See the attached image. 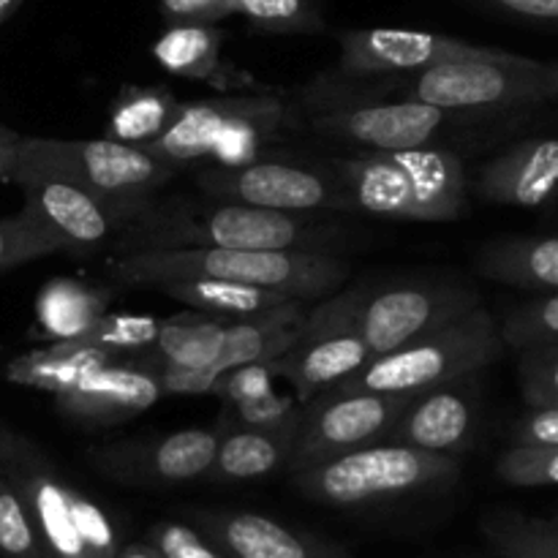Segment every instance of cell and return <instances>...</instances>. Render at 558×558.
Returning <instances> with one entry per match:
<instances>
[{"label": "cell", "mask_w": 558, "mask_h": 558, "mask_svg": "<svg viewBox=\"0 0 558 558\" xmlns=\"http://www.w3.org/2000/svg\"><path fill=\"white\" fill-rule=\"evenodd\" d=\"M52 254H60L58 243L25 213L0 218V272Z\"/></svg>", "instance_id": "8d00e7d4"}, {"label": "cell", "mask_w": 558, "mask_h": 558, "mask_svg": "<svg viewBox=\"0 0 558 558\" xmlns=\"http://www.w3.org/2000/svg\"><path fill=\"white\" fill-rule=\"evenodd\" d=\"M243 96L202 98V101L180 104L172 123L156 136V140L140 145L158 161L169 163L172 169L189 167V163L210 158L213 147L227 131L229 120L238 114Z\"/></svg>", "instance_id": "44dd1931"}, {"label": "cell", "mask_w": 558, "mask_h": 558, "mask_svg": "<svg viewBox=\"0 0 558 558\" xmlns=\"http://www.w3.org/2000/svg\"><path fill=\"white\" fill-rule=\"evenodd\" d=\"M349 205L392 221H456L466 210V167L447 147L363 153L336 161Z\"/></svg>", "instance_id": "7a4b0ae2"}, {"label": "cell", "mask_w": 558, "mask_h": 558, "mask_svg": "<svg viewBox=\"0 0 558 558\" xmlns=\"http://www.w3.org/2000/svg\"><path fill=\"white\" fill-rule=\"evenodd\" d=\"M505 347L515 352L539 343H558V292H545L529 303L515 305L499 327Z\"/></svg>", "instance_id": "d6a6232c"}, {"label": "cell", "mask_w": 558, "mask_h": 558, "mask_svg": "<svg viewBox=\"0 0 558 558\" xmlns=\"http://www.w3.org/2000/svg\"><path fill=\"white\" fill-rule=\"evenodd\" d=\"M16 3H20V0H0V22H3L11 11H14Z\"/></svg>", "instance_id": "7dc6e473"}, {"label": "cell", "mask_w": 558, "mask_h": 558, "mask_svg": "<svg viewBox=\"0 0 558 558\" xmlns=\"http://www.w3.org/2000/svg\"><path fill=\"white\" fill-rule=\"evenodd\" d=\"M294 430L272 434V430L240 428L221 434L216 461H213L210 477L221 483H243V480H259L287 466L292 456Z\"/></svg>", "instance_id": "484cf974"}, {"label": "cell", "mask_w": 558, "mask_h": 558, "mask_svg": "<svg viewBox=\"0 0 558 558\" xmlns=\"http://www.w3.org/2000/svg\"><path fill=\"white\" fill-rule=\"evenodd\" d=\"M512 445L558 447V407L529 409L510 430Z\"/></svg>", "instance_id": "ab89813d"}, {"label": "cell", "mask_w": 558, "mask_h": 558, "mask_svg": "<svg viewBox=\"0 0 558 558\" xmlns=\"http://www.w3.org/2000/svg\"><path fill=\"white\" fill-rule=\"evenodd\" d=\"M523 401L529 409L558 407V343H539L518 352Z\"/></svg>", "instance_id": "d590c367"}, {"label": "cell", "mask_w": 558, "mask_h": 558, "mask_svg": "<svg viewBox=\"0 0 558 558\" xmlns=\"http://www.w3.org/2000/svg\"><path fill=\"white\" fill-rule=\"evenodd\" d=\"M221 434L210 428H183L150 445L107 447L93 452V463L107 477L131 485H180L207 477L216 461Z\"/></svg>", "instance_id": "9a60e30c"}, {"label": "cell", "mask_w": 558, "mask_h": 558, "mask_svg": "<svg viewBox=\"0 0 558 558\" xmlns=\"http://www.w3.org/2000/svg\"><path fill=\"white\" fill-rule=\"evenodd\" d=\"M545 85H548V98L558 104V60H543Z\"/></svg>", "instance_id": "f6af8a7d"}, {"label": "cell", "mask_w": 558, "mask_h": 558, "mask_svg": "<svg viewBox=\"0 0 558 558\" xmlns=\"http://www.w3.org/2000/svg\"><path fill=\"white\" fill-rule=\"evenodd\" d=\"M140 248H183V245H213V248L243 251H322L325 229L314 227L300 213L265 210V207L221 202L194 221L142 232Z\"/></svg>", "instance_id": "30bf717a"}, {"label": "cell", "mask_w": 558, "mask_h": 558, "mask_svg": "<svg viewBox=\"0 0 558 558\" xmlns=\"http://www.w3.org/2000/svg\"><path fill=\"white\" fill-rule=\"evenodd\" d=\"M341 44V71L352 76L371 74H414L436 63L461 58H485L494 47L461 41L452 36L401 27H363L338 36Z\"/></svg>", "instance_id": "5bb4252c"}, {"label": "cell", "mask_w": 558, "mask_h": 558, "mask_svg": "<svg viewBox=\"0 0 558 558\" xmlns=\"http://www.w3.org/2000/svg\"><path fill=\"white\" fill-rule=\"evenodd\" d=\"M229 14L272 33H316L325 27L314 0H229Z\"/></svg>", "instance_id": "836d02e7"}, {"label": "cell", "mask_w": 558, "mask_h": 558, "mask_svg": "<svg viewBox=\"0 0 558 558\" xmlns=\"http://www.w3.org/2000/svg\"><path fill=\"white\" fill-rule=\"evenodd\" d=\"M112 360L114 354L87 347L82 341H58L52 347L33 349V352L22 354V357L11 360L5 365V379L11 385L52 392L58 398L60 392L71 390L87 371L98 368L104 363H112Z\"/></svg>", "instance_id": "d4e9b609"}, {"label": "cell", "mask_w": 558, "mask_h": 558, "mask_svg": "<svg viewBox=\"0 0 558 558\" xmlns=\"http://www.w3.org/2000/svg\"><path fill=\"white\" fill-rule=\"evenodd\" d=\"M238 412L240 425L256 430H272V434H287L294 430L300 417V403L294 396H278L276 390L267 396L251 398V401L232 407Z\"/></svg>", "instance_id": "74e56055"}, {"label": "cell", "mask_w": 558, "mask_h": 558, "mask_svg": "<svg viewBox=\"0 0 558 558\" xmlns=\"http://www.w3.org/2000/svg\"><path fill=\"white\" fill-rule=\"evenodd\" d=\"M33 452L38 450L31 445V441L22 439L20 434H14V430L0 425V469H9L14 466V463H22L25 458H31Z\"/></svg>", "instance_id": "7bdbcfd3"}, {"label": "cell", "mask_w": 558, "mask_h": 558, "mask_svg": "<svg viewBox=\"0 0 558 558\" xmlns=\"http://www.w3.org/2000/svg\"><path fill=\"white\" fill-rule=\"evenodd\" d=\"M180 104L169 87H125L109 109L107 140L145 145L172 123Z\"/></svg>", "instance_id": "f1b7e54d"}, {"label": "cell", "mask_w": 558, "mask_h": 558, "mask_svg": "<svg viewBox=\"0 0 558 558\" xmlns=\"http://www.w3.org/2000/svg\"><path fill=\"white\" fill-rule=\"evenodd\" d=\"M496 474L512 488H548L558 485V447L512 445L496 461Z\"/></svg>", "instance_id": "e575fe53"}, {"label": "cell", "mask_w": 558, "mask_h": 558, "mask_svg": "<svg viewBox=\"0 0 558 558\" xmlns=\"http://www.w3.org/2000/svg\"><path fill=\"white\" fill-rule=\"evenodd\" d=\"M163 396L158 376L134 357H114L87 371L71 390L60 392L58 409L80 423H120L147 412Z\"/></svg>", "instance_id": "2e32d148"}, {"label": "cell", "mask_w": 558, "mask_h": 558, "mask_svg": "<svg viewBox=\"0 0 558 558\" xmlns=\"http://www.w3.org/2000/svg\"><path fill=\"white\" fill-rule=\"evenodd\" d=\"M169 25H213L229 14V0H161Z\"/></svg>", "instance_id": "b9f144b4"}, {"label": "cell", "mask_w": 558, "mask_h": 558, "mask_svg": "<svg viewBox=\"0 0 558 558\" xmlns=\"http://www.w3.org/2000/svg\"><path fill=\"white\" fill-rule=\"evenodd\" d=\"M118 281L161 287L180 278H218L278 289L298 300H322L347 281V265L327 251H243L183 245L134 248L109 265Z\"/></svg>", "instance_id": "6da1fadb"}, {"label": "cell", "mask_w": 558, "mask_h": 558, "mask_svg": "<svg viewBox=\"0 0 558 558\" xmlns=\"http://www.w3.org/2000/svg\"><path fill=\"white\" fill-rule=\"evenodd\" d=\"M158 327H161V319L150 314H109L107 311L80 341L104 349L114 357H125V354L147 352L156 347Z\"/></svg>", "instance_id": "1f68e13d"}, {"label": "cell", "mask_w": 558, "mask_h": 558, "mask_svg": "<svg viewBox=\"0 0 558 558\" xmlns=\"http://www.w3.org/2000/svg\"><path fill=\"white\" fill-rule=\"evenodd\" d=\"M158 289H163L169 298L191 305L194 311H207V314L227 316V319L254 316L298 300L287 292H278V289L240 281H218V278H180V281L161 283Z\"/></svg>", "instance_id": "4316f807"}, {"label": "cell", "mask_w": 558, "mask_h": 558, "mask_svg": "<svg viewBox=\"0 0 558 558\" xmlns=\"http://www.w3.org/2000/svg\"><path fill=\"white\" fill-rule=\"evenodd\" d=\"M474 189L494 205H554L558 199V140L534 136L507 147L480 169Z\"/></svg>", "instance_id": "ac0fdd59"}, {"label": "cell", "mask_w": 558, "mask_h": 558, "mask_svg": "<svg viewBox=\"0 0 558 558\" xmlns=\"http://www.w3.org/2000/svg\"><path fill=\"white\" fill-rule=\"evenodd\" d=\"M227 316L191 311L161 319L153 352L172 365L183 368H205L218 357L227 332Z\"/></svg>", "instance_id": "83f0119b"}, {"label": "cell", "mask_w": 558, "mask_h": 558, "mask_svg": "<svg viewBox=\"0 0 558 558\" xmlns=\"http://www.w3.org/2000/svg\"><path fill=\"white\" fill-rule=\"evenodd\" d=\"M25 196L22 213L38 223L60 251L93 254L112 240L123 223L136 216L140 207H123L104 202L63 180L31 178L16 183Z\"/></svg>", "instance_id": "4fadbf2b"}, {"label": "cell", "mask_w": 558, "mask_h": 558, "mask_svg": "<svg viewBox=\"0 0 558 558\" xmlns=\"http://www.w3.org/2000/svg\"><path fill=\"white\" fill-rule=\"evenodd\" d=\"M458 472L461 463L452 456L376 441L294 469L292 483L300 494L319 505L363 507L450 485Z\"/></svg>", "instance_id": "5b68a950"}, {"label": "cell", "mask_w": 558, "mask_h": 558, "mask_svg": "<svg viewBox=\"0 0 558 558\" xmlns=\"http://www.w3.org/2000/svg\"><path fill=\"white\" fill-rule=\"evenodd\" d=\"M357 294L360 289H352L305 311L292 347L267 363L276 379L292 387L300 407L374 360L368 343L354 327Z\"/></svg>", "instance_id": "52a82bcc"}, {"label": "cell", "mask_w": 558, "mask_h": 558, "mask_svg": "<svg viewBox=\"0 0 558 558\" xmlns=\"http://www.w3.org/2000/svg\"><path fill=\"white\" fill-rule=\"evenodd\" d=\"M456 120H461V114L445 112L414 98H398L385 104L332 107L316 114L311 129L327 140L360 147L363 153H390L434 145L436 136Z\"/></svg>", "instance_id": "7c38bea8"}, {"label": "cell", "mask_w": 558, "mask_h": 558, "mask_svg": "<svg viewBox=\"0 0 558 558\" xmlns=\"http://www.w3.org/2000/svg\"><path fill=\"white\" fill-rule=\"evenodd\" d=\"M480 292L456 278H414L392 281L368 292L360 289L354 305V327L368 343L371 354L392 352L403 343L450 325L458 316L474 311Z\"/></svg>", "instance_id": "ba28073f"}, {"label": "cell", "mask_w": 558, "mask_h": 558, "mask_svg": "<svg viewBox=\"0 0 558 558\" xmlns=\"http://www.w3.org/2000/svg\"><path fill=\"white\" fill-rule=\"evenodd\" d=\"M221 44L223 33L213 25H169L153 44V58L169 74L216 85L221 90L234 85H254L248 74L223 65Z\"/></svg>", "instance_id": "7402d4cb"}, {"label": "cell", "mask_w": 558, "mask_h": 558, "mask_svg": "<svg viewBox=\"0 0 558 558\" xmlns=\"http://www.w3.org/2000/svg\"><path fill=\"white\" fill-rule=\"evenodd\" d=\"M483 534L505 558H558V518L490 512Z\"/></svg>", "instance_id": "f546056e"}, {"label": "cell", "mask_w": 558, "mask_h": 558, "mask_svg": "<svg viewBox=\"0 0 558 558\" xmlns=\"http://www.w3.org/2000/svg\"><path fill=\"white\" fill-rule=\"evenodd\" d=\"M196 183L221 202L265 207V210L311 213L349 205L338 178L311 167L283 161H254L245 167H213Z\"/></svg>", "instance_id": "8fae6325"}, {"label": "cell", "mask_w": 558, "mask_h": 558, "mask_svg": "<svg viewBox=\"0 0 558 558\" xmlns=\"http://www.w3.org/2000/svg\"><path fill=\"white\" fill-rule=\"evenodd\" d=\"M150 545L163 558H227L216 543L202 537L196 529L185 523H158L150 532Z\"/></svg>", "instance_id": "f35d334b"}, {"label": "cell", "mask_w": 558, "mask_h": 558, "mask_svg": "<svg viewBox=\"0 0 558 558\" xmlns=\"http://www.w3.org/2000/svg\"><path fill=\"white\" fill-rule=\"evenodd\" d=\"M477 3L515 22L558 33V0H477Z\"/></svg>", "instance_id": "60d3db41"}, {"label": "cell", "mask_w": 558, "mask_h": 558, "mask_svg": "<svg viewBox=\"0 0 558 558\" xmlns=\"http://www.w3.org/2000/svg\"><path fill=\"white\" fill-rule=\"evenodd\" d=\"M114 558H163L153 545H125V548H118Z\"/></svg>", "instance_id": "bcb514c9"}, {"label": "cell", "mask_w": 558, "mask_h": 558, "mask_svg": "<svg viewBox=\"0 0 558 558\" xmlns=\"http://www.w3.org/2000/svg\"><path fill=\"white\" fill-rule=\"evenodd\" d=\"M477 267L490 281L534 292H558V234L496 240L485 245Z\"/></svg>", "instance_id": "cb8c5ba5"}, {"label": "cell", "mask_w": 558, "mask_h": 558, "mask_svg": "<svg viewBox=\"0 0 558 558\" xmlns=\"http://www.w3.org/2000/svg\"><path fill=\"white\" fill-rule=\"evenodd\" d=\"M109 292L76 278H52L36 294V330L44 341H80L107 314Z\"/></svg>", "instance_id": "603a6c76"}, {"label": "cell", "mask_w": 558, "mask_h": 558, "mask_svg": "<svg viewBox=\"0 0 558 558\" xmlns=\"http://www.w3.org/2000/svg\"><path fill=\"white\" fill-rule=\"evenodd\" d=\"M505 341L496 319L477 305L450 325L379 354L325 392H401L420 396L477 376L501 357Z\"/></svg>", "instance_id": "3957f363"}, {"label": "cell", "mask_w": 558, "mask_h": 558, "mask_svg": "<svg viewBox=\"0 0 558 558\" xmlns=\"http://www.w3.org/2000/svg\"><path fill=\"white\" fill-rule=\"evenodd\" d=\"M3 472L25 499L49 558H93L71 501V485L63 483L38 452Z\"/></svg>", "instance_id": "d6986e66"}, {"label": "cell", "mask_w": 558, "mask_h": 558, "mask_svg": "<svg viewBox=\"0 0 558 558\" xmlns=\"http://www.w3.org/2000/svg\"><path fill=\"white\" fill-rule=\"evenodd\" d=\"M398 98L430 104L452 114H523L550 104L543 60L526 54L496 52L485 58H461L407 74L392 85Z\"/></svg>", "instance_id": "8992f818"}, {"label": "cell", "mask_w": 558, "mask_h": 558, "mask_svg": "<svg viewBox=\"0 0 558 558\" xmlns=\"http://www.w3.org/2000/svg\"><path fill=\"white\" fill-rule=\"evenodd\" d=\"M463 381L466 379L414 396L385 441L452 458L466 452L472 445L477 409L472 392L463 390Z\"/></svg>", "instance_id": "e0dca14e"}, {"label": "cell", "mask_w": 558, "mask_h": 558, "mask_svg": "<svg viewBox=\"0 0 558 558\" xmlns=\"http://www.w3.org/2000/svg\"><path fill=\"white\" fill-rule=\"evenodd\" d=\"M0 558H49L25 499L0 469Z\"/></svg>", "instance_id": "4dcf8cb0"}, {"label": "cell", "mask_w": 558, "mask_h": 558, "mask_svg": "<svg viewBox=\"0 0 558 558\" xmlns=\"http://www.w3.org/2000/svg\"><path fill=\"white\" fill-rule=\"evenodd\" d=\"M16 145H20V134H14V131L0 125V180H11Z\"/></svg>", "instance_id": "ee69618b"}, {"label": "cell", "mask_w": 558, "mask_h": 558, "mask_svg": "<svg viewBox=\"0 0 558 558\" xmlns=\"http://www.w3.org/2000/svg\"><path fill=\"white\" fill-rule=\"evenodd\" d=\"M174 174L140 145L114 140H47L20 136L9 183L31 178L63 180L104 202L140 207L150 191Z\"/></svg>", "instance_id": "277c9868"}, {"label": "cell", "mask_w": 558, "mask_h": 558, "mask_svg": "<svg viewBox=\"0 0 558 558\" xmlns=\"http://www.w3.org/2000/svg\"><path fill=\"white\" fill-rule=\"evenodd\" d=\"M414 396L401 392H319L300 409L287 469L385 441Z\"/></svg>", "instance_id": "9c48e42d"}, {"label": "cell", "mask_w": 558, "mask_h": 558, "mask_svg": "<svg viewBox=\"0 0 558 558\" xmlns=\"http://www.w3.org/2000/svg\"><path fill=\"white\" fill-rule=\"evenodd\" d=\"M196 521L227 558H341L336 548L311 543L256 512H199Z\"/></svg>", "instance_id": "ffe728a7"}]
</instances>
